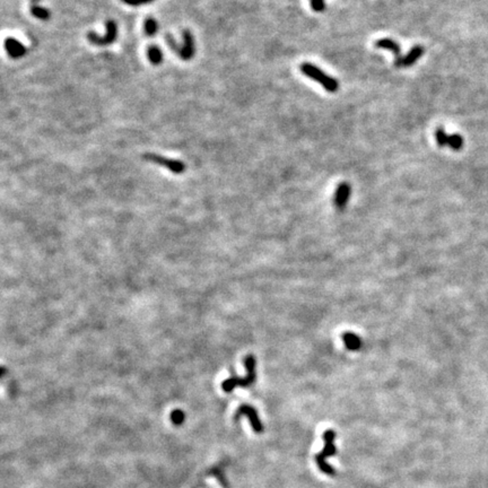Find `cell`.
<instances>
[{"instance_id": "4", "label": "cell", "mask_w": 488, "mask_h": 488, "mask_svg": "<svg viewBox=\"0 0 488 488\" xmlns=\"http://www.w3.org/2000/svg\"><path fill=\"white\" fill-rule=\"evenodd\" d=\"M106 26V33L103 36H100L99 34H96L94 32H89L87 33V38L89 41L93 45L104 47V46H110L116 40V35H118V27H116V24L114 21H107L105 23Z\"/></svg>"}, {"instance_id": "15", "label": "cell", "mask_w": 488, "mask_h": 488, "mask_svg": "<svg viewBox=\"0 0 488 488\" xmlns=\"http://www.w3.org/2000/svg\"><path fill=\"white\" fill-rule=\"evenodd\" d=\"M31 14L34 17L41 19V21H49V19H50V16H51L50 12H49L47 8L40 7V6H37V5L31 6Z\"/></svg>"}, {"instance_id": "3", "label": "cell", "mask_w": 488, "mask_h": 488, "mask_svg": "<svg viewBox=\"0 0 488 488\" xmlns=\"http://www.w3.org/2000/svg\"><path fill=\"white\" fill-rule=\"evenodd\" d=\"M301 71L303 72L305 76L312 78V79H314L315 82H318L319 84L323 86L328 92L335 93L338 91L339 84L338 82H337V79L328 75H326L320 68L311 65L309 62H303L301 65Z\"/></svg>"}, {"instance_id": "1", "label": "cell", "mask_w": 488, "mask_h": 488, "mask_svg": "<svg viewBox=\"0 0 488 488\" xmlns=\"http://www.w3.org/2000/svg\"><path fill=\"white\" fill-rule=\"evenodd\" d=\"M256 364L257 363H256L255 356L248 355L246 359H244V365H246V369L248 371L247 377H243V378L232 377V378H229L222 383V389L225 392L229 393V392H232L236 387H243V388L250 387V385H252L253 383L256 382V379H257Z\"/></svg>"}, {"instance_id": "21", "label": "cell", "mask_w": 488, "mask_h": 488, "mask_svg": "<svg viewBox=\"0 0 488 488\" xmlns=\"http://www.w3.org/2000/svg\"><path fill=\"white\" fill-rule=\"evenodd\" d=\"M40 2V0H31V4H32V6H34V5H37V3Z\"/></svg>"}, {"instance_id": "14", "label": "cell", "mask_w": 488, "mask_h": 488, "mask_svg": "<svg viewBox=\"0 0 488 488\" xmlns=\"http://www.w3.org/2000/svg\"><path fill=\"white\" fill-rule=\"evenodd\" d=\"M144 31L146 33V35L149 37H153L156 35V33L158 31V24L156 22V19L153 17H148L146 19L144 23Z\"/></svg>"}, {"instance_id": "5", "label": "cell", "mask_w": 488, "mask_h": 488, "mask_svg": "<svg viewBox=\"0 0 488 488\" xmlns=\"http://www.w3.org/2000/svg\"><path fill=\"white\" fill-rule=\"evenodd\" d=\"M144 158L146 160H149V162H153L155 164L160 165V167L167 168L168 170H170L171 172H173L174 174H182L185 171V164L183 162H181V160L163 157V156L157 155V154H153V153L145 154Z\"/></svg>"}, {"instance_id": "13", "label": "cell", "mask_w": 488, "mask_h": 488, "mask_svg": "<svg viewBox=\"0 0 488 488\" xmlns=\"http://www.w3.org/2000/svg\"><path fill=\"white\" fill-rule=\"evenodd\" d=\"M147 56H148L149 61L152 62V65H155V66L160 65V63H162V61H163V59H164L162 50H160V49L157 46H154V45L148 47Z\"/></svg>"}, {"instance_id": "22", "label": "cell", "mask_w": 488, "mask_h": 488, "mask_svg": "<svg viewBox=\"0 0 488 488\" xmlns=\"http://www.w3.org/2000/svg\"><path fill=\"white\" fill-rule=\"evenodd\" d=\"M153 0H141V3L143 4H148V3H152Z\"/></svg>"}, {"instance_id": "17", "label": "cell", "mask_w": 488, "mask_h": 488, "mask_svg": "<svg viewBox=\"0 0 488 488\" xmlns=\"http://www.w3.org/2000/svg\"><path fill=\"white\" fill-rule=\"evenodd\" d=\"M435 138L440 147H444V146H448V139L449 135H446L445 130L443 128H437L435 131Z\"/></svg>"}, {"instance_id": "20", "label": "cell", "mask_w": 488, "mask_h": 488, "mask_svg": "<svg viewBox=\"0 0 488 488\" xmlns=\"http://www.w3.org/2000/svg\"><path fill=\"white\" fill-rule=\"evenodd\" d=\"M122 3L129 5V6H140V5H143L141 0H122Z\"/></svg>"}, {"instance_id": "7", "label": "cell", "mask_w": 488, "mask_h": 488, "mask_svg": "<svg viewBox=\"0 0 488 488\" xmlns=\"http://www.w3.org/2000/svg\"><path fill=\"white\" fill-rule=\"evenodd\" d=\"M182 36H183V43L182 46H180V49L177 52V55L181 58L182 60H190L192 59L194 56V52H196V47H194V40H193L192 33L189 30H184L182 32Z\"/></svg>"}, {"instance_id": "2", "label": "cell", "mask_w": 488, "mask_h": 488, "mask_svg": "<svg viewBox=\"0 0 488 488\" xmlns=\"http://www.w3.org/2000/svg\"><path fill=\"white\" fill-rule=\"evenodd\" d=\"M335 438H336V433L334 431H331V429L326 431L323 433L324 448H323V450L321 451V453H319V455L315 457V460H316V463H318L320 470L322 472L327 473V475H330V476L335 475V470H334L333 467L326 462V460H327V458L333 457L337 453V449H336L335 444H334Z\"/></svg>"}, {"instance_id": "12", "label": "cell", "mask_w": 488, "mask_h": 488, "mask_svg": "<svg viewBox=\"0 0 488 488\" xmlns=\"http://www.w3.org/2000/svg\"><path fill=\"white\" fill-rule=\"evenodd\" d=\"M424 55V48L422 46H415L409 51L406 57H403V67H411L416 62L419 58Z\"/></svg>"}, {"instance_id": "9", "label": "cell", "mask_w": 488, "mask_h": 488, "mask_svg": "<svg viewBox=\"0 0 488 488\" xmlns=\"http://www.w3.org/2000/svg\"><path fill=\"white\" fill-rule=\"evenodd\" d=\"M5 49H6L8 56L13 58V59L22 58L25 56L27 52L25 46L13 37L6 38V41H5Z\"/></svg>"}, {"instance_id": "8", "label": "cell", "mask_w": 488, "mask_h": 488, "mask_svg": "<svg viewBox=\"0 0 488 488\" xmlns=\"http://www.w3.org/2000/svg\"><path fill=\"white\" fill-rule=\"evenodd\" d=\"M375 47L380 49H387L393 52L394 55V66L398 68L403 67V57L401 56V50L397 42H394L391 38H381L375 42Z\"/></svg>"}, {"instance_id": "16", "label": "cell", "mask_w": 488, "mask_h": 488, "mask_svg": "<svg viewBox=\"0 0 488 488\" xmlns=\"http://www.w3.org/2000/svg\"><path fill=\"white\" fill-rule=\"evenodd\" d=\"M448 146L453 150H460L463 147V138L459 134L449 135Z\"/></svg>"}, {"instance_id": "18", "label": "cell", "mask_w": 488, "mask_h": 488, "mask_svg": "<svg viewBox=\"0 0 488 488\" xmlns=\"http://www.w3.org/2000/svg\"><path fill=\"white\" fill-rule=\"evenodd\" d=\"M184 413L180 409H175L172 413H171V421L173 422L175 425H181L184 422Z\"/></svg>"}, {"instance_id": "11", "label": "cell", "mask_w": 488, "mask_h": 488, "mask_svg": "<svg viewBox=\"0 0 488 488\" xmlns=\"http://www.w3.org/2000/svg\"><path fill=\"white\" fill-rule=\"evenodd\" d=\"M341 338H343V341H344V344L346 346V348L349 349V350L355 351V350H358V349L362 348L363 340L360 339L356 334L345 333V334H343V336H341Z\"/></svg>"}, {"instance_id": "19", "label": "cell", "mask_w": 488, "mask_h": 488, "mask_svg": "<svg viewBox=\"0 0 488 488\" xmlns=\"http://www.w3.org/2000/svg\"><path fill=\"white\" fill-rule=\"evenodd\" d=\"M311 6L315 12H322L326 8L323 0H311Z\"/></svg>"}, {"instance_id": "10", "label": "cell", "mask_w": 488, "mask_h": 488, "mask_svg": "<svg viewBox=\"0 0 488 488\" xmlns=\"http://www.w3.org/2000/svg\"><path fill=\"white\" fill-rule=\"evenodd\" d=\"M350 185L348 183H341L338 185L335 193V205L337 208L343 209L347 205L350 196Z\"/></svg>"}, {"instance_id": "6", "label": "cell", "mask_w": 488, "mask_h": 488, "mask_svg": "<svg viewBox=\"0 0 488 488\" xmlns=\"http://www.w3.org/2000/svg\"><path fill=\"white\" fill-rule=\"evenodd\" d=\"M242 416H247L249 418V421L251 423V426L253 428V431L256 433H262L263 432V425L260 421L259 416H258V413L255 408L250 404H241L240 407L235 413V418L236 421Z\"/></svg>"}]
</instances>
